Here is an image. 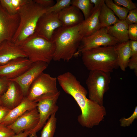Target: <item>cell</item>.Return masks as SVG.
Returning a JSON list of instances; mask_svg holds the SVG:
<instances>
[{"mask_svg":"<svg viewBox=\"0 0 137 137\" xmlns=\"http://www.w3.org/2000/svg\"><path fill=\"white\" fill-rule=\"evenodd\" d=\"M58 14L62 26L64 27L76 26L82 23L84 20L81 12L71 5L59 12Z\"/></svg>","mask_w":137,"mask_h":137,"instance_id":"cell-17","label":"cell"},{"mask_svg":"<svg viewBox=\"0 0 137 137\" xmlns=\"http://www.w3.org/2000/svg\"><path fill=\"white\" fill-rule=\"evenodd\" d=\"M38 4L45 8L50 7L55 4V1L53 0H33Z\"/></svg>","mask_w":137,"mask_h":137,"instance_id":"cell-34","label":"cell"},{"mask_svg":"<svg viewBox=\"0 0 137 137\" xmlns=\"http://www.w3.org/2000/svg\"><path fill=\"white\" fill-rule=\"evenodd\" d=\"M33 137H38L37 136V135H35Z\"/></svg>","mask_w":137,"mask_h":137,"instance_id":"cell-41","label":"cell"},{"mask_svg":"<svg viewBox=\"0 0 137 137\" xmlns=\"http://www.w3.org/2000/svg\"><path fill=\"white\" fill-rule=\"evenodd\" d=\"M113 1L116 4L123 6L129 11L137 8L135 5L131 0H113Z\"/></svg>","mask_w":137,"mask_h":137,"instance_id":"cell-29","label":"cell"},{"mask_svg":"<svg viewBox=\"0 0 137 137\" xmlns=\"http://www.w3.org/2000/svg\"><path fill=\"white\" fill-rule=\"evenodd\" d=\"M71 0H57L56 2L52 7L47 8L46 13H58L71 5Z\"/></svg>","mask_w":137,"mask_h":137,"instance_id":"cell-26","label":"cell"},{"mask_svg":"<svg viewBox=\"0 0 137 137\" xmlns=\"http://www.w3.org/2000/svg\"><path fill=\"white\" fill-rule=\"evenodd\" d=\"M19 46L32 63L42 62L48 64L53 60L55 49L54 43L34 33L26 39Z\"/></svg>","mask_w":137,"mask_h":137,"instance_id":"cell-5","label":"cell"},{"mask_svg":"<svg viewBox=\"0 0 137 137\" xmlns=\"http://www.w3.org/2000/svg\"><path fill=\"white\" fill-rule=\"evenodd\" d=\"M15 134L14 132L7 126L0 124V137H11Z\"/></svg>","mask_w":137,"mask_h":137,"instance_id":"cell-32","label":"cell"},{"mask_svg":"<svg viewBox=\"0 0 137 137\" xmlns=\"http://www.w3.org/2000/svg\"><path fill=\"white\" fill-rule=\"evenodd\" d=\"M119 43L117 40L108 34L107 27L101 28L93 34L82 38L74 56H77L82 52L93 48L115 46Z\"/></svg>","mask_w":137,"mask_h":137,"instance_id":"cell-8","label":"cell"},{"mask_svg":"<svg viewBox=\"0 0 137 137\" xmlns=\"http://www.w3.org/2000/svg\"><path fill=\"white\" fill-rule=\"evenodd\" d=\"M115 46L118 67L122 71H125L131 57L130 40L126 42L119 43Z\"/></svg>","mask_w":137,"mask_h":137,"instance_id":"cell-20","label":"cell"},{"mask_svg":"<svg viewBox=\"0 0 137 137\" xmlns=\"http://www.w3.org/2000/svg\"><path fill=\"white\" fill-rule=\"evenodd\" d=\"M31 132V131H24L18 134H15L11 137H27L29 136Z\"/></svg>","mask_w":137,"mask_h":137,"instance_id":"cell-38","label":"cell"},{"mask_svg":"<svg viewBox=\"0 0 137 137\" xmlns=\"http://www.w3.org/2000/svg\"><path fill=\"white\" fill-rule=\"evenodd\" d=\"M24 97L20 86L12 80L6 91L0 96L2 105L11 110L19 105Z\"/></svg>","mask_w":137,"mask_h":137,"instance_id":"cell-15","label":"cell"},{"mask_svg":"<svg viewBox=\"0 0 137 137\" xmlns=\"http://www.w3.org/2000/svg\"><path fill=\"white\" fill-rule=\"evenodd\" d=\"M90 2L94 5V8H98L102 4L104 0H90Z\"/></svg>","mask_w":137,"mask_h":137,"instance_id":"cell-39","label":"cell"},{"mask_svg":"<svg viewBox=\"0 0 137 137\" xmlns=\"http://www.w3.org/2000/svg\"><path fill=\"white\" fill-rule=\"evenodd\" d=\"M19 21L18 13L9 14L0 3V44L5 40L12 41L18 28Z\"/></svg>","mask_w":137,"mask_h":137,"instance_id":"cell-11","label":"cell"},{"mask_svg":"<svg viewBox=\"0 0 137 137\" xmlns=\"http://www.w3.org/2000/svg\"><path fill=\"white\" fill-rule=\"evenodd\" d=\"M60 94V91L55 93L47 94L41 96L35 101L37 103L39 121L37 126L31 131L29 137H33L36 135L50 116L56 113L59 108L57 103Z\"/></svg>","mask_w":137,"mask_h":137,"instance_id":"cell-7","label":"cell"},{"mask_svg":"<svg viewBox=\"0 0 137 137\" xmlns=\"http://www.w3.org/2000/svg\"><path fill=\"white\" fill-rule=\"evenodd\" d=\"M101 5L94 8L90 16L80 24L79 31L83 38L93 34L101 28L99 16Z\"/></svg>","mask_w":137,"mask_h":137,"instance_id":"cell-19","label":"cell"},{"mask_svg":"<svg viewBox=\"0 0 137 137\" xmlns=\"http://www.w3.org/2000/svg\"><path fill=\"white\" fill-rule=\"evenodd\" d=\"M62 26L58 13H46L39 19L34 33L38 36L50 41L54 31Z\"/></svg>","mask_w":137,"mask_h":137,"instance_id":"cell-10","label":"cell"},{"mask_svg":"<svg viewBox=\"0 0 137 137\" xmlns=\"http://www.w3.org/2000/svg\"><path fill=\"white\" fill-rule=\"evenodd\" d=\"M105 2L119 20H125L129 11L127 9L116 4L112 0H105Z\"/></svg>","mask_w":137,"mask_h":137,"instance_id":"cell-25","label":"cell"},{"mask_svg":"<svg viewBox=\"0 0 137 137\" xmlns=\"http://www.w3.org/2000/svg\"><path fill=\"white\" fill-rule=\"evenodd\" d=\"M48 64L38 62L33 63L31 66L18 77L12 80L18 83L21 88L25 97H26L30 87L36 79L47 67Z\"/></svg>","mask_w":137,"mask_h":137,"instance_id":"cell-12","label":"cell"},{"mask_svg":"<svg viewBox=\"0 0 137 137\" xmlns=\"http://www.w3.org/2000/svg\"><path fill=\"white\" fill-rule=\"evenodd\" d=\"M115 46L99 47L82 52L84 65L90 71L112 72L118 67Z\"/></svg>","mask_w":137,"mask_h":137,"instance_id":"cell-4","label":"cell"},{"mask_svg":"<svg viewBox=\"0 0 137 137\" xmlns=\"http://www.w3.org/2000/svg\"><path fill=\"white\" fill-rule=\"evenodd\" d=\"M39 116L37 108L29 110L7 126L15 134L26 131H32L37 126Z\"/></svg>","mask_w":137,"mask_h":137,"instance_id":"cell-14","label":"cell"},{"mask_svg":"<svg viewBox=\"0 0 137 137\" xmlns=\"http://www.w3.org/2000/svg\"><path fill=\"white\" fill-rule=\"evenodd\" d=\"M21 57H27L19 45L12 41L7 40L0 44V66Z\"/></svg>","mask_w":137,"mask_h":137,"instance_id":"cell-16","label":"cell"},{"mask_svg":"<svg viewBox=\"0 0 137 137\" xmlns=\"http://www.w3.org/2000/svg\"><path fill=\"white\" fill-rule=\"evenodd\" d=\"M80 24L62 26L54 31L50 40L55 46L53 60L68 61L74 56L83 38L79 31Z\"/></svg>","mask_w":137,"mask_h":137,"instance_id":"cell-2","label":"cell"},{"mask_svg":"<svg viewBox=\"0 0 137 137\" xmlns=\"http://www.w3.org/2000/svg\"><path fill=\"white\" fill-rule=\"evenodd\" d=\"M57 81L64 91L76 101L81 111L77 120L82 127L91 128L98 125L106 114L104 106L88 98V92L76 77L70 72L58 75Z\"/></svg>","mask_w":137,"mask_h":137,"instance_id":"cell-1","label":"cell"},{"mask_svg":"<svg viewBox=\"0 0 137 137\" xmlns=\"http://www.w3.org/2000/svg\"><path fill=\"white\" fill-rule=\"evenodd\" d=\"M71 5L77 8L81 12L84 20L90 16L94 10V5L90 0H72Z\"/></svg>","mask_w":137,"mask_h":137,"instance_id":"cell-23","label":"cell"},{"mask_svg":"<svg viewBox=\"0 0 137 137\" xmlns=\"http://www.w3.org/2000/svg\"><path fill=\"white\" fill-rule=\"evenodd\" d=\"M29 0H11L12 3L16 10L26 4Z\"/></svg>","mask_w":137,"mask_h":137,"instance_id":"cell-36","label":"cell"},{"mask_svg":"<svg viewBox=\"0 0 137 137\" xmlns=\"http://www.w3.org/2000/svg\"><path fill=\"white\" fill-rule=\"evenodd\" d=\"M10 110L2 105H0V124L4 120Z\"/></svg>","mask_w":137,"mask_h":137,"instance_id":"cell-35","label":"cell"},{"mask_svg":"<svg viewBox=\"0 0 137 137\" xmlns=\"http://www.w3.org/2000/svg\"><path fill=\"white\" fill-rule=\"evenodd\" d=\"M37 103L36 101L25 97L19 105L10 110L1 124L8 126L27 111L37 108Z\"/></svg>","mask_w":137,"mask_h":137,"instance_id":"cell-18","label":"cell"},{"mask_svg":"<svg viewBox=\"0 0 137 137\" xmlns=\"http://www.w3.org/2000/svg\"><path fill=\"white\" fill-rule=\"evenodd\" d=\"M2 105V102H1V99L0 98V105Z\"/></svg>","mask_w":137,"mask_h":137,"instance_id":"cell-40","label":"cell"},{"mask_svg":"<svg viewBox=\"0 0 137 137\" xmlns=\"http://www.w3.org/2000/svg\"><path fill=\"white\" fill-rule=\"evenodd\" d=\"M128 33L129 40L137 41V24L128 25Z\"/></svg>","mask_w":137,"mask_h":137,"instance_id":"cell-31","label":"cell"},{"mask_svg":"<svg viewBox=\"0 0 137 137\" xmlns=\"http://www.w3.org/2000/svg\"><path fill=\"white\" fill-rule=\"evenodd\" d=\"M99 19L101 28L107 27L113 25L120 20L112 11L106 5L105 0L101 6Z\"/></svg>","mask_w":137,"mask_h":137,"instance_id":"cell-22","label":"cell"},{"mask_svg":"<svg viewBox=\"0 0 137 137\" xmlns=\"http://www.w3.org/2000/svg\"><path fill=\"white\" fill-rule=\"evenodd\" d=\"M10 80L5 77H0V96L7 90Z\"/></svg>","mask_w":137,"mask_h":137,"instance_id":"cell-33","label":"cell"},{"mask_svg":"<svg viewBox=\"0 0 137 137\" xmlns=\"http://www.w3.org/2000/svg\"><path fill=\"white\" fill-rule=\"evenodd\" d=\"M56 113L52 115L43 127L40 137H53L56 128Z\"/></svg>","mask_w":137,"mask_h":137,"instance_id":"cell-24","label":"cell"},{"mask_svg":"<svg viewBox=\"0 0 137 137\" xmlns=\"http://www.w3.org/2000/svg\"><path fill=\"white\" fill-rule=\"evenodd\" d=\"M2 7L9 14L14 15L17 13V11L13 6L11 0H0Z\"/></svg>","mask_w":137,"mask_h":137,"instance_id":"cell-28","label":"cell"},{"mask_svg":"<svg viewBox=\"0 0 137 137\" xmlns=\"http://www.w3.org/2000/svg\"><path fill=\"white\" fill-rule=\"evenodd\" d=\"M125 21L128 25L137 24V9L129 11Z\"/></svg>","mask_w":137,"mask_h":137,"instance_id":"cell-30","label":"cell"},{"mask_svg":"<svg viewBox=\"0 0 137 137\" xmlns=\"http://www.w3.org/2000/svg\"><path fill=\"white\" fill-rule=\"evenodd\" d=\"M137 118V106H136L132 114L127 118H122L119 119L121 126L122 127L129 126L134 120Z\"/></svg>","mask_w":137,"mask_h":137,"instance_id":"cell-27","label":"cell"},{"mask_svg":"<svg viewBox=\"0 0 137 137\" xmlns=\"http://www.w3.org/2000/svg\"><path fill=\"white\" fill-rule=\"evenodd\" d=\"M27 58L21 57L13 60L0 66V77L9 80L19 76L28 70L32 63Z\"/></svg>","mask_w":137,"mask_h":137,"instance_id":"cell-13","label":"cell"},{"mask_svg":"<svg viewBox=\"0 0 137 137\" xmlns=\"http://www.w3.org/2000/svg\"><path fill=\"white\" fill-rule=\"evenodd\" d=\"M131 57H137V41L130 40Z\"/></svg>","mask_w":137,"mask_h":137,"instance_id":"cell-37","label":"cell"},{"mask_svg":"<svg viewBox=\"0 0 137 137\" xmlns=\"http://www.w3.org/2000/svg\"><path fill=\"white\" fill-rule=\"evenodd\" d=\"M111 79L110 73L98 70L90 71L86 82L89 99L103 106L104 95L109 89Z\"/></svg>","mask_w":137,"mask_h":137,"instance_id":"cell-6","label":"cell"},{"mask_svg":"<svg viewBox=\"0 0 137 137\" xmlns=\"http://www.w3.org/2000/svg\"><path fill=\"white\" fill-rule=\"evenodd\" d=\"M128 26L125 20H119L114 24L107 27V32L119 43L126 42L129 40Z\"/></svg>","mask_w":137,"mask_h":137,"instance_id":"cell-21","label":"cell"},{"mask_svg":"<svg viewBox=\"0 0 137 137\" xmlns=\"http://www.w3.org/2000/svg\"><path fill=\"white\" fill-rule=\"evenodd\" d=\"M57 81V78L42 73L32 83L26 97L31 100L35 101L43 95L58 92Z\"/></svg>","mask_w":137,"mask_h":137,"instance_id":"cell-9","label":"cell"},{"mask_svg":"<svg viewBox=\"0 0 137 137\" xmlns=\"http://www.w3.org/2000/svg\"><path fill=\"white\" fill-rule=\"evenodd\" d=\"M47 8L29 0L17 10L20 19L19 26L12 41L20 46L28 37L33 34L38 21Z\"/></svg>","mask_w":137,"mask_h":137,"instance_id":"cell-3","label":"cell"}]
</instances>
